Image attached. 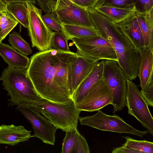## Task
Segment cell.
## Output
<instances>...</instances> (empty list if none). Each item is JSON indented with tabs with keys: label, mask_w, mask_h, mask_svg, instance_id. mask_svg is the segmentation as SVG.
Wrapping results in <instances>:
<instances>
[{
	"label": "cell",
	"mask_w": 153,
	"mask_h": 153,
	"mask_svg": "<svg viewBox=\"0 0 153 153\" xmlns=\"http://www.w3.org/2000/svg\"><path fill=\"white\" fill-rule=\"evenodd\" d=\"M79 55L53 49L30 58L27 73L38 94L51 101L66 103L72 99V71Z\"/></svg>",
	"instance_id": "obj_1"
},
{
	"label": "cell",
	"mask_w": 153,
	"mask_h": 153,
	"mask_svg": "<svg viewBox=\"0 0 153 153\" xmlns=\"http://www.w3.org/2000/svg\"><path fill=\"white\" fill-rule=\"evenodd\" d=\"M86 10L95 28L113 48L118 62L127 79H135L138 76L140 59L137 49L127 36L108 18L93 9Z\"/></svg>",
	"instance_id": "obj_2"
},
{
	"label": "cell",
	"mask_w": 153,
	"mask_h": 153,
	"mask_svg": "<svg viewBox=\"0 0 153 153\" xmlns=\"http://www.w3.org/2000/svg\"><path fill=\"white\" fill-rule=\"evenodd\" d=\"M1 80L12 105H32L42 98L36 91L27 69L8 66L3 71Z\"/></svg>",
	"instance_id": "obj_3"
},
{
	"label": "cell",
	"mask_w": 153,
	"mask_h": 153,
	"mask_svg": "<svg viewBox=\"0 0 153 153\" xmlns=\"http://www.w3.org/2000/svg\"><path fill=\"white\" fill-rule=\"evenodd\" d=\"M31 105L63 131L77 128L81 111L76 108L72 99L66 103H62L42 98Z\"/></svg>",
	"instance_id": "obj_4"
},
{
	"label": "cell",
	"mask_w": 153,
	"mask_h": 153,
	"mask_svg": "<svg viewBox=\"0 0 153 153\" xmlns=\"http://www.w3.org/2000/svg\"><path fill=\"white\" fill-rule=\"evenodd\" d=\"M102 78L111 96L113 113L122 111L126 106L128 79L117 61L104 60Z\"/></svg>",
	"instance_id": "obj_5"
},
{
	"label": "cell",
	"mask_w": 153,
	"mask_h": 153,
	"mask_svg": "<svg viewBox=\"0 0 153 153\" xmlns=\"http://www.w3.org/2000/svg\"><path fill=\"white\" fill-rule=\"evenodd\" d=\"M82 125L87 126L102 131L132 134L142 138L149 132L147 130H139L126 123L115 114H107L99 110L92 116L79 117Z\"/></svg>",
	"instance_id": "obj_6"
},
{
	"label": "cell",
	"mask_w": 153,
	"mask_h": 153,
	"mask_svg": "<svg viewBox=\"0 0 153 153\" xmlns=\"http://www.w3.org/2000/svg\"><path fill=\"white\" fill-rule=\"evenodd\" d=\"M77 49L76 52L89 60H112L118 62L115 52L107 40L100 36L71 39Z\"/></svg>",
	"instance_id": "obj_7"
},
{
	"label": "cell",
	"mask_w": 153,
	"mask_h": 153,
	"mask_svg": "<svg viewBox=\"0 0 153 153\" xmlns=\"http://www.w3.org/2000/svg\"><path fill=\"white\" fill-rule=\"evenodd\" d=\"M28 12V30L32 46L40 51L49 49L54 32L42 19V10L33 4L26 3Z\"/></svg>",
	"instance_id": "obj_8"
},
{
	"label": "cell",
	"mask_w": 153,
	"mask_h": 153,
	"mask_svg": "<svg viewBox=\"0 0 153 153\" xmlns=\"http://www.w3.org/2000/svg\"><path fill=\"white\" fill-rule=\"evenodd\" d=\"M126 100L128 114L134 116L152 135H153V118L148 105L137 86L128 79Z\"/></svg>",
	"instance_id": "obj_9"
},
{
	"label": "cell",
	"mask_w": 153,
	"mask_h": 153,
	"mask_svg": "<svg viewBox=\"0 0 153 153\" xmlns=\"http://www.w3.org/2000/svg\"><path fill=\"white\" fill-rule=\"evenodd\" d=\"M16 109L32 125L34 131L33 137L39 138L47 144L54 145L58 129L56 127L30 105L18 106Z\"/></svg>",
	"instance_id": "obj_10"
},
{
	"label": "cell",
	"mask_w": 153,
	"mask_h": 153,
	"mask_svg": "<svg viewBox=\"0 0 153 153\" xmlns=\"http://www.w3.org/2000/svg\"><path fill=\"white\" fill-rule=\"evenodd\" d=\"M112 102L111 93L102 78L89 90L76 107L81 111L92 112L100 110L108 105H112Z\"/></svg>",
	"instance_id": "obj_11"
},
{
	"label": "cell",
	"mask_w": 153,
	"mask_h": 153,
	"mask_svg": "<svg viewBox=\"0 0 153 153\" xmlns=\"http://www.w3.org/2000/svg\"><path fill=\"white\" fill-rule=\"evenodd\" d=\"M61 24L95 28L86 9L73 3H58L54 12Z\"/></svg>",
	"instance_id": "obj_12"
},
{
	"label": "cell",
	"mask_w": 153,
	"mask_h": 153,
	"mask_svg": "<svg viewBox=\"0 0 153 153\" xmlns=\"http://www.w3.org/2000/svg\"><path fill=\"white\" fill-rule=\"evenodd\" d=\"M99 62L92 61L79 55L73 65L72 71V98L76 89Z\"/></svg>",
	"instance_id": "obj_13"
},
{
	"label": "cell",
	"mask_w": 153,
	"mask_h": 153,
	"mask_svg": "<svg viewBox=\"0 0 153 153\" xmlns=\"http://www.w3.org/2000/svg\"><path fill=\"white\" fill-rule=\"evenodd\" d=\"M33 137L22 126L3 124L0 126V144L14 146Z\"/></svg>",
	"instance_id": "obj_14"
},
{
	"label": "cell",
	"mask_w": 153,
	"mask_h": 153,
	"mask_svg": "<svg viewBox=\"0 0 153 153\" xmlns=\"http://www.w3.org/2000/svg\"><path fill=\"white\" fill-rule=\"evenodd\" d=\"M135 14L120 22L114 23L127 36L137 50H146L143 37Z\"/></svg>",
	"instance_id": "obj_15"
},
{
	"label": "cell",
	"mask_w": 153,
	"mask_h": 153,
	"mask_svg": "<svg viewBox=\"0 0 153 153\" xmlns=\"http://www.w3.org/2000/svg\"><path fill=\"white\" fill-rule=\"evenodd\" d=\"M140 55L139 77L141 90L153 83V53L146 49L138 50Z\"/></svg>",
	"instance_id": "obj_16"
},
{
	"label": "cell",
	"mask_w": 153,
	"mask_h": 153,
	"mask_svg": "<svg viewBox=\"0 0 153 153\" xmlns=\"http://www.w3.org/2000/svg\"><path fill=\"white\" fill-rule=\"evenodd\" d=\"M103 65L104 60H102L76 89L72 97L75 105L82 100L97 82L102 78Z\"/></svg>",
	"instance_id": "obj_17"
},
{
	"label": "cell",
	"mask_w": 153,
	"mask_h": 153,
	"mask_svg": "<svg viewBox=\"0 0 153 153\" xmlns=\"http://www.w3.org/2000/svg\"><path fill=\"white\" fill-rule=\"evenodd\" d=\"M0 55L8 66L19 69H27L30 59L8 45L0 43Z\"/></svg>",
	"instance_id": "obj_18"
},
{
	"label": "cell",
	"mask_w": 153,
	"mask_h": 153,
	"mask_svg": "<svg viewBox=\"0 0 153 153\" xmlns=\"http://www.w3.org/2000/svg\"><path fill=\"white\" fill-rule=\"evenodd\" d=\"M144 39L146 49L153 53V8L143 13L135 12Z\"/></svg>",
	"instance_id": "obj_19"
},
{
	"label": "cell",
	"mask_w": 153,
	"mask_h": 153,
	"mask_svg": "<svg viewBox=\"0 0 153 153\" xmlns=\"http://www.w3.org/2000/svg\"><path fill=\"white\" fill-rule=\"evenodd\" d=\"M62 31L68 40L73 38H84L101 36L95 28L62 23Z\"/></svg>",
	"instance_id": "obj_20"
},
{
	"label": "cell",
	"mask_w": 153,
	"mask_h": 153,
	"mask_svg": "<svg viewBox=\"0 0 153 153\" xmlns=\"http://www.w3.org/2000/svg\"><path fill=\"white\" fill-rule=\"evenodd\" d=\"M93 9L105 16L115 23H120L125 20L136 12L134 8H123L100 6L94 7Z\"/></svg>",
	"instance_id": "obj_21"
},
{
	"label": "cell",
	"mask_w": 153,
	"mask_h": 153,
	"mask_svg": "<svg viewBox=\"0 0 153 153\" xmlns=\"http://www.w3.org/2000/svg\"><path fill=\"white\" fill-rule=\"evenodd\" d=\"M6 10L25 27L28 25V12L26 3L13 2L6 4Z\"/></svg>",
	"instance_id": "obj_22"
},
{
	"label": "cell",
	"mask_w": 153,
	"mask_h": 153,
	"mask_svg": "<svg viewBox=\"0 0 153 153\" xmlns=\"http://www.w3.org/2000/svg\"><path fill=\"white\" fill-rule=\"evenodd\" d=\"M123 137L126 142L122 145L130 153H153V143L146 140H137L130 137Z\"/></svg>",
	"instance_id": "obj_23"
},
{
	"label": "cell",
	"mask_w": 153,
	"mask_h": 153,
	"mask_svg": "<svg viewBox=\"0 0 153 153\" xmlns=\"http://www.w3.org/2000/svg\"><path fill=\"white\" fill-rule=\"evenodd\" d=\"M8 41L13 48L22 55L27 56L32 52L29 44L16 31L10 34Z\"/></svg>",
	"instance_id": "obj_24"
},
{
	"label": "cell",
	"mask_w": 153,
	"mask_h": 153,
	"mask_svg": "<svg viewBox=\"0 0 153 153\" xmlns=\"http://www.w3.org/2000/svg\"><path fill=\"white\" fill-rule=\"evenodd\" d=\"M18 23L15 18L6 10L0 18V37L3 40Z\"/></svg>",
	"instance_id": "obj_25"
},
{
	"label": "cell",
	"mask_w": 153,
	"mask_h": 153,
	"mask_svg": "<svg viewBox=\"0 0 153 153\" xmlns=\"http://www.w3.org/2000/svg\"><path fill=\"white\" fill-rule=\"evenodd\" d=\"M79 132L77 128L65 132L62 143V153H74L77 137Z\"/></svg>",
	"instance_id": "obj_26"
},
{
	"label": "cell",
	"mask_w": 153,
	"mask_h": 153,
	"mask_svg": "<svg viewBox=\"0 0 153 153\" xmlns=\"http://www.w3.org/2000/svg\"><path fill=\"white\" fill-rule=\"evenodd\" d=\"M68 40L62 31L58 32L55 31L49 49H53L63 51H69Z\"/></svg>",
	"instance_id": "obj_27"
},
{
	"label": "cell",
	"mask_w": 153,
	"mask_h": 153,
	"mask_svg": "<svg viewBox=\"0 0 153 153\" xmlns=\"http://www.w3.org/2000/svg\"><path fill=\"white\" fill-rule=\"evenodd\" d=\"M100 6L123 8H134L131 0H98L93 8Z\"/></svg>",
	"instance_id": "obj_28"
},
{
	"label": "cell",
	"mask_w": 153,
	"mask_h": 153,
	"mask_svg": "<svg viewBox=\"0 0 153 153\" xmlns=\"http://www.w3.org/2000/svg\"><path fill=\"white\" fill-rule=\"evenodd\" d=\"M42 18L45 25L51 30L55 31H62L61 23L59 21L54 12L46 13Z\"/></svg>",
	"instance_id": "obj_29"
},
{
	"label": "cell",
	"mask_w": 153,
	"mask_h": 153,
	"mask_svg": "<svg viewBox=\"0 0 153 153\" xmlns=\"http://www.w3.org/2000/svg\"><path fill=\"white\" fill-rule=\"evenodd\" d=\"M136 12L143 13L153 8V0H131Z\"/></svg>",
	"instance_id": "obj_30"
},
{
	"label": "cell",
	"mask_w": 153,
	"mask_h": 153,
	"mask_svg": "<svg viewBox=\"0 0 153 153\" xmlns=\"http://www.w3.org/2000/svg\"><path fill=\"white\" fill-rule=\"evenodd\" d=\"M90 152L89 147L86 139L79 132L77 137L74 153Z\"/></svg>",
	"instance_id": "obj_31"
},
{
	"label": "cell",
	"mask_w": 153,
	"mask_h": 153,
	"mask_svg": "<svg viewBox=\"0 0 153 153\" xmlns=\"http://www.w3.org/2000/svg\"><path fill=\"white\" fill-rule=\"evenodd\" d=\"M42 10L45 13L54 12L58 0H35Z\"/></svg>",
	"instance_id": "obj_32"
},
{
	"label": "cell",
	"mask_w": 153,
	"mask_h": 153,
	"mask_svg": "<svg viewBox=\"0 0 153 153\" xmlns=\"http://www.w3.org/2000/svg\"><path fill=\"white\" fill-rule=\"evenodd\" d=\"M140 92L148 106H153V83L147 86Z\"/></svg>",
	"instance_id": "obj_33"
},
{
	"label": "cell",
	"mask_w": 153,
	"mask_h": 153,
	"mask_svg": "<svg viewBox=\"0 0 153 153\" xmlns=\"http://www.w3.org/2000/svg\"><path fill=\"white\" fill-rule=\"evenodd\" d=\"M98 0H74L71 2L73 3L86 9L87 8H93Z\"/></svg>",
	"instance_id": "obj_34"
},
{
	"label": "cell",
	"mask_w": 153,
	"mask_h": 153,
	"mask_svg": "<svg viewBox=\"0 0 153 153\" xmlns=\"http://www.w3.org/2000/svg\"><path fill=\"white\" fill-rule=\"evenodd\" d=\"M2 1L6 4L7 3L13 2H23L33 4H35V0H1Z\"/></svg>",
	"instance_id": "obj_35"
},
{
	"label": "cell",
	"mask_w": 153,
	"mask_h": 153,
	"mask_svg": "<svg viewBox=\"0 0 153 153\" xmlns=\"http://www.w3.org/2000/svg\"><path fill=\"white\" fill-rule=\"evenodd\" d=\"M6 4L0 0V10H6Z\"/></svg>",
	"instance_id": "obj_36"
},
{
	"label": "cell",
	"mask_w": 153,
	"mask_h": 153,
	"mask_svg": "<svg viewBox=\"0 0 153 153\" xmlns=\"http://www.w3.org/2000/svg\"><path fill=\"white\" fill-rule=\"evenodd\" d=\"M74 0H58V3H70L73 2Z\"/></svg>",
	"instance_id": "obj_37"
},
{
	"label": "cell",
	"mask_w": 153,
	"mask_h": 153,
	"mask_svg": "<svg viewBox=\"0 0 153 153\" xmlns=\"http://www.w3.org/2000/svg\"><path fill=\"white\" fill-rule=\"evenodd\" d=\"M5 11L0 10V18L1 17V16L2 15V14H3L4 13V12Z\"/></svg>",
	"instance_id": "obj_38"
},
{
	"label": "cell",
	"mask_w": 153,
	"mask_h": 153,
	"mask_svg": "<svg viewBox=\"0 0 153 153\" xmlns=\"http://www.w3.org/2000/svg\"><path fill=\"white\" fill-rule=\"evenodd\" d=\"M2 40L0 37V43L1 42Z\"/></svg>",
	"instance_id": "obj_39"
},
{
	"label": "cell",
	"mask_w": 153,
	"mask_h": 153,
	"mask_svg": "<svg viewBox=\"0 0 153 153\" xmlns=\"http://www.w3.org/2000/svg\"><path fill=\"white\" fill-rule=\"evenodd\" d=\"M0 80H1V77H0Z\"/></svg>",
	"instance_id": "obj_40"
}]
</instances>
